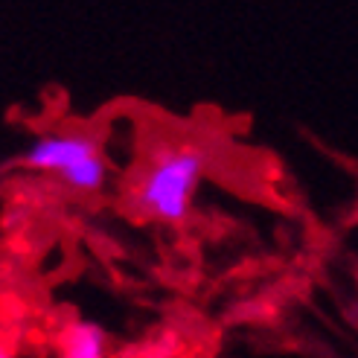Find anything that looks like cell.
<instances>
[{
    "label": "cell",
    "instance_id": "6da1fadb",
    "mask_svg": "<svg viewBox=\"0 0 358 358\" xmlns=\"http://www.w3.org/2000/svg\"><path fill=\"white\" fill-rule=\"evenodd\" d=\"M213 164V152L207 146H166L160 149L149 169L129 192V210L143 222L157 224H184L195 201L204 172Z\"/></svg>",
    "mask_w": 358,
    "mask_h": 358
},
{
    "label": "cell",
    "instance_id": "7a4b0ae2",
    "mask_svg": "<svg viewBox=\"0 0 358 358\" xmlns=\"http://www.w3.org/2000/svg\"><path fill=\"white\" fill-rule=\"evenodd\" d=\"M105 152V143L99 134L87 131H44L35 137L27 152L17 157V166L27 172L56 175L59 181L73 172L87 157Z\"/></svg>",
    "mask_w": 358,
    "mask_h": 358
},
{
    "label": "cell",
    "instance_id": "3957f363",
    "mask_svg": "<svg viewBox=\"0 0 358 358\" xmlns=\"http://www.w3.org/2000/svg\"><path fill=\"white\" fill-rule=\"evenodd\" d=\"M62 355L64 358H105L108 355V335L99 324L73 320L62 332Z\"/></svg>",
    "mask_w": 358,
    "mask_h": 358
},
{
    "label": "cell",
    "instance_id": "277c9868",
    "mask_svg": "<svg viewBox=\"0 0 358 358\" xmlns=\"http://www.w3.org/2000/svg\"><path fill=\"white\" fill-rule=\"evenodd\" d=\"M9 355H12V350L6 344H0V358H9Z\"/></svg>",
    "mask_w": 358,
    "mask_h": 358
}]
</instances>
